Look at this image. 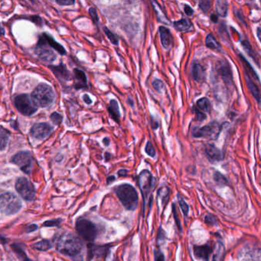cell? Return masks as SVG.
Wrapping results in <instances>:
<instances>
[{
	"label": "cell",
	"mask_w": 261,
	"mask_h": 261,
	"mask_svg": "<svg viewBox=\"0 0 261 261\" xmlns=\"http://www.w3.org/2000/svg\"><path fill=\"white\" fill-rule=\"evenodd\" d=\"M40 37L44 40V42L46 43L50 48L56 50L59 54H66V51L64 47L61 44H60L59 43L57 42L51 35H48L46 33H43L42 35H40Z\"/></svg>",
	"instance_id": "obj_18"
},
{
	"label": "cell",
	"mask_w": 261,
	"mask_h": 261,
	"mask_svg": "<svg viewBox=\"0 0 261 261\" xmlns=\"http://www.w3.org/2000/svg\"><path fill=\"white\" fill-rule=\"evenodd\" d=\"M21 201L12 193H4L0 196V212L5 215H12L19 212Z\"/></svg>",
	"instance_id": "obj_4"
},
{
	"label": "cell",
	"mask_w": 261,
	"mask_h": 261,
	"mask_svg": "<svg viewBox=\"0 0 261 261\" xmlns=\"http://www.w3.org/2000/svg\"><path fill=\"white\" fill-rule=\"evenodd\" d=\"M50 118H51V121L56 125L61 124V121H62L63 120L62 116H61L60 113H56V112H54V113L51 114Z\"/></svg>",
	"instance_id": "obj_42"
},
{
	"label": "cell",
	"mask_w": 261,
	"mask_h": 261,
	"mask_svg": "<svg viewBox=\"0 0 261 261\" xmlns=\"http://www.w3.org/2000/svg\"><path fill=\"white\" fill-rule=\"evenodd\" d=\"M211 19H212L214 23H217L218 21H219V18H218L217 15H215V14H212V15H211Z\"/></svg>",
	"instance_id": "obj_55"
},
{
	"label": "cell",
	"mask_w": 261,
	"mask_h": 261,
	"mask_svg": "<svg viewBox=\"0 0 261 261\" xmlns=\"http://www.w3.org/2000/svg\"><path fill=\"white\" fill-rule=\"evenodd\" d=\"M145 150H146V153H147L148 156H151V157H155V156H156V150H155L151 142H147Z\"/></svg>",
	"instance_id": "obj_39"
},
{
	"label": "cell",
	"mask_w": 261,
	"mask_h": 261,
	"mask_svg": "<svg viewBox=\"0 0 261 261\" xmlns=\"http://www.w3.org/2000/svg\"><path fill=\"white\" fill-rule=\"evenodd\" d=\"M49 68L54 72V75L59 81H68L71 80L69 71L66 69V67L63 64L58 66H50Z\"/></svg>",
	"instance_id": "obj_17"
},
{
	"label": "cell",
	"mask_w": 261,
	"mask_h": 261,
	"mask_svg": "<svg viewBox=\"0 0 261 261\" xmlns=\"http://www.w3.org/2000/svg\"><path fill=\"white\" fill-rule=\"evenodd\" d=\"M173 217H174L175 222H176V226L180 232L183 230L182 225H181L180 219H179V213H178L177 208H176V204H173Z\"/></svg>",
	"instance_id": "obj_37"
},
{
	"label": "cell",
	"mask_w": 261,
	"mask_h": 261,
	"mask_svg": "<svg viewBox=\"0 0 261 261\" xmlns=\"http://www.w3.org/2000/svg\"><path fill=\"white\" fill-rule=\"evenodd\" d=\"M214 251H215V255L213 256V261H224L225 256V248L223 243L220 241H218L215 244Z\"/></svg>",
	"instance_id": "obj_25"
},
{
	"label": "cell",
	"mask_w": 261,
	"mask_h": 261,
	"mask_svg": "<svg viewBox=\"0 0 261 261\" xmlns=\"http://www.w3.org/2000/svg\"><path fill=\"white\" fill-rule=\"evenodd\" d=\"M206 153L210 161L220 162L224 160V154L214 144H208L206 146Z\"/></svg>",
	"instance_id": "obj_16"
},
{
	"label": "cell",
	"mask_w": 261,
	"mask_h": 261,
	"mask_svg": "<svg viewBox=\"0 0 261 261\" xmlns=\"http://www.w3.org/2000/svg\"><path fill=\"white\" fill-rule=\"evenodd\" d=\"M205 222H206L207 225H212V226H215V225H217V219L215 218V216H214L213 215H211V214H208L206 215L205 217Z\"/></svg>",
	"instance_id": "obj_40"
},
{
	"label": "cell",
	"mask_w": 261,
	"mask_h": 261,
	"mask_svg": "<svg viewBox=\"0 0 261 261\" xmlns=\"http://www.w3.org/2000/svg\"><path fill=\"white\" fill-rule=\"evenodd\" d=\"M74 87L82 89L87 87V76L81 70L74 69Z\"/></svg>",
	"instance_id": "obj_19"
},
{
	"label": "cell",
	"mask_w": 261,
	"mask_h": 261,
	"mask_svg": "<svg viewBox=\"0 0 261 261\" xmlns=\"http://www.w3.org/2000/svg\"><path fill=\"white\" fill-rule=\"evenodd\" d=\"M37 229V226L35 225H30L29 227H28L26 229L27 232H34V231L36 230Z\"/></svg>",
	"instance_id": "obj_54"
},
{
	"label": "cell",
	"mask_w": 261,
	"mask_h": 261,
	"mask_svg": "<svg viewBox=\"0 0 261 261\" xmlns=\"http://www.w3.org/2000/svg\"><path fill=\"white\" fill-rule=\"evenodd\" d=\"M197 108L203 113H209L211 110V103L206 97L201 98L197 101Z\"/></svg>",
	"instance_id": "obj_30"
},
{
	"label": "cell",
	"mask_w": 261,
	"mask_h": 261,
	"mask_svg": "<svg viewBox=\"0 0 261 261\" xmlns=\"http://www.w3.org/2000/svg\"><path fill=\"white\" fill-rule=\"evenodd\" d=\"M216 70H217L219 75L223 79L225 84H232V69H231L230 65L229 62L225 61V60H221L218 62L217 66H216Z\"/></svg>",
	"instance_id": "obj_14"
},
{
	"label": "cell",
	"mask_w": 261,
	"mask_h": 261,
	"mask_svg": "<svg viewBox=\"0 0 261 261\" xmlns=\"http://www.w3.org/2000/svg\"><path fill=\"white\" fill-rule=\"evenodd\" d=\"M31 20L33 22H35L37 25H38V26H41V25H42V20H41V18H40V17L31 16Z\"/></svg>",
	"instance_id": "obj_49"
},
{
	"label": "cell",
	"mask_w": 261,
	"mask_h": 261,
	"mask_svg": "<svg viewBox=\"0 0 261 261\" xmlns=\"http://www.w3.org/2000/svg\"><path fill=\"white\" fill-rule=\"evenodd\" d=\"M178 201H179V206H180L181 209L183 211V213L184 214L185 216H188L189 212V205L186 203L185 199L180 195H178Z\"/></svg>",
	"instance_id": "obj_34"
},
{
	"label": "cell",
	"mask_w": 261,
	"mask_h": 261,
	"mask_svg": "<svg viewBox=\"0 0 261 261\" xmlns=\"http://www.w3.org/2000/svg\"><path fill=\"white\" fill-rule=\"evenodd\" d=\"M15 108L22 115L31 116L36 113L37 107L33 104L28 94H19L14 98Z\"/></svg>",
	"instance_id": "obj_7"
},
{
	"label": "cell",
	"mask_w": 261,
	"mask_h": 261,
	"mask_svg": "<svg viewBox=\"0 0 261 261\" xmlns=\"http://www.w3.org/2000/svg\"><path fill=\"white\" fill-rule=\"evenodd\" d=\"M220 126L216 122L210 123L200 128L195 129L193 130V137L196 138H209L215 139L214 137L217 138L219 137Z\"/></svg>",
	"instance_id": "obj_10"
},
{
	"label": "cell",
	"mask_w": 261,
	"mask_h": 261,
	"mask_svg": "<svg viewBox=\"0 0 261 261\" xmlns=\"http://www.w3.org/2000/svg\"><path fill=\"white\" fill-rule=\"evenodd\" d=\"M159 31H160L162 45L166 49H170L173 44V38L171 31L165 26H160Z\"/></svg>",
	"instance_id": "obj_15"
},
{
	"label": "cell",
	"mask_w": 261,
	"mask_h": 261,
	"mask_svg": "<svg viewBox=\"0 0 261 261\" xmlns=\"http://www.w3.org/2000/svg\"><path fill=\"white\" fill-rule=\"evenodd\" d=\"M239 57H240L242 64H243L244 67H245V74H248L251 78H253L255 81H259V77H258L257 73L255 72L252 66L247 61L246 58L242 54H239Z\"/></svg>",
	"instance_id": "obj_24"
},
{
	"label": "cell",
	"mask_w": 261,
	"mask_h": 261,
	"mask_svg": "<svg viewBox=\"0 0 261 261\" xmlns=\"http://www.w3.org/2000/svg\"><path fill=\"white\" fill-rule=\"evenodd\" d=\"M185 12L188 16H192L194 15V10L190 5H186L184 7Z\"/></svg>",
	"instance_id": "obj_48"
},
{
	"label": "cell",
	"mask_w": 261,
	"mask_h": 261,
	"mask_svg": "<svg viewBox=\"0 0 261 261\" xmlns=\"http://www.w3.org/2000/svg\"><path fill=\"white\" fill-rule=\"evenodd\" d=\"M174 28L179 31H188L193 28L192 21L188 18H182L179 21H175Z\"/></svg>",
	"instance_id": "obj_26"
},
{
	"label": "cell",
	"mask_w": 261,
	"mask_h": 261,
	"mask_svg": "<svg viewBox=\"0 0 261 261\" xmlns=\"http://www.w3.org/2000/svg\"><path fill=\"white\" fill-rule=\"evenodd\" d=\"M76 230L87 242H94L97 236V229L95 225L87 219H80L77 220Z\"/></svg>",
	"instance_id": "obj_6"
},
{
	"label": "cell",
	"mask_w": 261,
	"mask_h": 261,
	"mask_svg": "<svg viewBox=\"0 0 261 261\" xmlns=\"http://www.w3.org/2000/svg\"><path fill=\"white\" fill-rule=\"evenodd\" d=\"M51 48L46 43L44 42V40L39 37L35 52L38 58L42 61L53 62L56 59V54Z\"/></svg>",
	"instance_id": "obj_11"
},
{
	"label": "cell",
	"mask_w": 261,
	"mask_h": 261,
	"mask_svg": "<svg viewBox=\"0 0 261 261\" xmlns=\"http://www.w3.org/2000/svg\"><path fill=\"white\" fill-rule=\"evenodd\" d=\"M154 261H165V256L160 248L154 250Z\"/></svg>",
	"instance_id": "obj_43"
},
{
	"label": "cell",
	"mask_w": 261,
	"mask_h": 261,
	"mask_svg": "<svg viewBox=\"0 0 261 261\" xmlns=\"http://www.w3.org/2000/svg\"><path fill=\"white\" fill-rule=\"evenodd\" d=\"M0 35H5V29H4L3 26L2 24L0 23Z\"/></svg>",
	"instance_id": "obj_57"
},
{
	"label": "cell",
	"mask_w": 261,
	"mask_h": 261,
	"mask_svg": "<svg viewBox=\"0 0 261 261\" xmlns=\"http://www.w3.org/2000/svg\"><path fill=\"white\" fill-rule=\"evenodd\" d=\"M9 132L2 127H0V151L4 150L9 140Z\"/></svg>",
	"instance_id": "obj_28"
},
{
	"label": "cell",
	"mask_w": 261,
	"mask_h": 261,
	"mask_svg": "<svg viewBox=\"0 0 261 261\" xmlns=\"http://www.w3.org/2000/svg\"><path fill=\"white\" fill-rule=\"evenodd\" d=\"M192 74L195 81L199 83H202L206 79V71L204 67L199 63H195L192 66Z\"/></svg>",
	"instance_id": "obj_20"
},
{
	"label": "cell",
	"mask_w": 261,
	"mask_h": 261,
	"mask_svg": "<svg viewBox=\"0 0 261 261\" xmlns=\"http://www.w3.org/2000/svg\"><path fill=\"white\" fill-rule=\"evenodd\" d=\"M153 87L158 93L161 94L163 92V88H164V84L161 80H156L153 82Z\"/></svg>",
	"instance_id": "obj_41"
},
{
	"label": "cell",
	"mask_w": 261,
	"mask_h": 261,
	"mask_svg": "<svg viewBox=\"0 0 261 261\" xmlns=\"http://www.w3.org/2000/svg\"><path fill=\"white\" fill-rule=\"evenodd\" d=\"M169 192H170V189L167 186L160 188L158 190V198H161L162 201H163V205L164 206H166V204H167L168 201H169V194H170Z\"/></svg>",
	"instance_id": "obj_31"
},
{
	"label": "cell",
	"mask_w": 261,
	"mask_h": 261,
	"mask_svg": "<svg viewBox=\"0 0 261 261\" xmlns=\"http://www.w3.org/2000/svg\"><path fill=\"white\" fill-rule=\"evenodd\" d=\"M165 239H166V233L162 228H160V229L158 231L157 238H156L157 243L160 244L162 242H164Z\"/></svg>",
	"instance_id": "obj_44"
},
{
	"label": "cell",
	"mask_w": 261,
	"mask_h": 261,
	"mask_svg": "<svg viewBox=\"0 0 261 261\" xmlns=\"http://www.w3.org/2000/svg\"><path fill=\"white\" fill-rule=\"evenodd\" d=\"M108 112L113 120L119 123V122H120V113L119 104L117 100H110V105L108 107Z\"/></svg>",
	"instance_id": "obj_23"
},
{
	"label": "cell",
	"mask_w": 261,
	"mask_h": 261,
	"mask_svg": "<svg viewBox=\"0 0 261 261\" xmlns=\"http://www.w3.org/2000/svg\"><path fill=\"white\" fill-rule=\"evenodd\" d=\"M261 28L260 27H258V31H257V35H258V39H261Z\"/></svg>",
	"instance_id": "obj_59"
},
{
	"label": "cell",
	"mask_w": 261,
	"mask_h": 261,
	"mask_svg": "<svg viewBox=\"0 0 261 261\" xmlns=\"http://www.w3.org/2000/svg\"><path fill=\"white\" fill-rule=\"evenodd\" d=\"M15 189L25 200H32L35 196V189L32 183L26 178H20L15 184Z\"/></svg>",
	"instance_id": "obj_9"
},
{
	"label": "cell",
	"mask_w": 261,
	"mask_h": 261,
	"mask_svg": "<svg viewBox=\"0 0 261 261\" xmlns=\"http://www.w3.org/2000/svg\"><path fill=\"white\" fill-rule=\"evenodd\" d=\"M104 33H105L106 35L108 37L110 41H111L112 44H118L119 43V38L117 35L114 34V33L112 32L107 27H104Z\"/></svg>",
	"instance_id": "obj_35"
},
{
	"label": "cell",
	"mask_w": 261,
	"mask_h": 261,
	"mask_svg": "<svg viewBox=\"0 0 261 261\" xmlns=\"http://www.w3.org/2000/svg\"><path fill=\"white\" fill-rule=\"evenodd\" d=\"M12 162L17 165L21 171L29 174L33 164L32 154L29 151L19 152L12 157Z\"/></svg>",
	"instance_id": "obj_8"
},
{
	"label": "cell",
	"mask_w": 261,
	"mask_h": 261,
	"mask_svg": "<svg viewBox=\"0 0 261 261\" xmlns=\"http://www.w3.org/2000/svg\"><path fill=\"white\" fill-rule=\"evenodd\" d=\"M242 46L245 48V51H246V52L248 53V54H249L254 60L257 61L258 65H259V64H258V56H257L256 52H255V51H254L253 48H252V45L250 44L249 41H247V40L242 41Z\"/></svg>",
	"instance_id": "obj_33"
},
{
	"label": "cell",
	"mask_w": 261,
	"mask_h": 261,
	"mask_svg": "<svg viewBox=\"0 0 261 261\" xmlns=\"http://www.w3.org/2000/svg\"><path fill=\"white\" fill-rule=\"evenodd\" d=\"M34 248L35 249L39 250V251H47L51 248V244L48 241L44 240L41 242H38L34 245Z\"/></svg>",
	"instance_id": "obj_36"
},
{
	"label": "cell",
	"mask_w": 261,
	"mask_h": 261,
	"mask_svg": "<svg viewBox=\"0 0 261 261\" xmlns=\"http://www.w3.org/2000/svg\"><path fill=\"white\" fill-rule=\"evenodd\" d=\"M214 180L215 183H217L219 186H229V180L227 178L224 176L220 172L216 171L214 173L213 175Z\"/></svg>",
	"instance_id": "obj_32"
},
{
	"label": "cell",
	"mask_w": 261,
	"mask_h": 261,
	"mask_svg": "<svg viewBox=\"0 0 261 261\" xmlns=\"http://www.w3.org/2000/svg\"><path fill=\"white\" fill-rule=\"evenodd\" d=\"M216 11L218 15L222 17H226L229 11V4L225 0H219L216 2Z\"/></svg>",
	"instance_id": "obj_27"
},
{
	"label": "cell",
	"mask_w": 261,
	"mask_h": 261,
	"mask_svg": "<svg viewBox=\"0 0 261 261\" xmlns=\"http://www.w3.org/2000/svg\"><path fill=\"white\" fill-rule=\"evenodd\" d=\"M117 174H118L119 176L125 177V176H127V174H128V171L126 170V169H121V170H120V171L117 173Z\"/></svg>",
	"instance_id": "obj_51"
},
{
	"label": "cell",
	"mask_w": 261,
	"mask_h": 261,
	"mask_svg": "<svg viewBox=\"0 0 261 261\" xmlns=\"http://www.w3.org/2000/svg\"><path fill=\"white\" fill-rule=\"evenodd\" d=\"M110 156H111V155L109 153H105V159L107 161H109V160H110Z\"/></svg>",
	"instance_id": "obj_60"
},
{
	"label": "cell",
	"mask_w": 261,
	"mask_h": 261,
	"mask_svg": "<svg viewBox=\"0 0 261 261\" xmlns=\"http://www.w3.org/2000/svg\"><path fill=\"white\" fill-rule=\"evenodd\" d=\"M138 184L141 191L142 196L143 199V205L144 208L146 206V201L148 199L155 185H156V179L153 177L152 173L149 170H143L138 176Z\"/></svg>",
	"instance_id": "obj_5"
},
{
	"label": "cell",
	"mask_w": 261,
	"mask_h": 261,
	"mask_svg": "<svg viewBox=\"0 0 261 261\" xmlns=\"http://www.w3.org/2000/svg\"><path fill=\"white\" fill-rule=\"evenodd\" d=\"M56 2L60 5H70L74 4V1L71 0H57Z\"/></svg>",
	"instance_id": "obj_47"
},
{
	"label": "cell",
	"mask_w": 261,
	"mask_h": 261,
	"mask_svg": "<svg viewBox=\"0 0 261 261\" xmlns=\"http://www.w3.org/2000/svg\"><path fill=\"white\" fill-rule=\"evenodd\" d=\"M56 248L63 255L76 256L81 253L83 243L78 237L73 234L66 233L58 238Z\"/></svg>",
	"instance_id": "obj_1"
},
{
	"label": "cell",
	"mask_w": 261,
	"mask_h": 261,
	"mask_svg": "<svg viewBox=\"0 0 261 261\" xmlns=\"http://www.w3.org/2000/svg\"><path fill=\"white\" fill-rule=\"evenodd\" d=\"M53 128L48 123H40L33 125L30 130L31 137L37 140H44L51 134Z\"/></svg>",
	"instance_id": "obj_12"
},
{
	"label": "cell",
	"mask_w": 261,
	"mask_h": 261,
	"mask_svg": "<svg viewBox=\"0 0 261 261\" xmlns=\"http://www.w3.org/2000/svg\"><path fill=\"white\" fill-rule=\"evenodd\" d=\"M116 195L125 209L135 211L138 206L139 197L137 190L130 184H122L115 189Z\"/></svg>",
	"instance_id": "obj_2"
},
{
	"label": "cell",
	"mask_w": 261,
	"mask_h": 261,
	"mask_svg": "<svg viewBox=\"0 0 261 261\" xmlns=\"http://www.w3.org/2000/svg\"><path fill=\"white\" fill-rule=\"evenodd\" d=\"M83 99H84V101L87 104H90L92 103V100H91V99L90 98V97H89L87 94H84Z\"/></svg>",
	"instance_id": "obj_52"
},
{
	"label": "cell",
	"mask_w": 261,
	"mask_h": 261,
	"mask_svg": "<svg viewBox=\"0 0 261 261\" xmlns=\"http://www.w3.org/2000/svg\"><path fill=\"white\" fill-rule=\"evenodd\" d=\"M151 127L153 130H156L158 127H159V123H158V122L156 121L153 117H151Z\"/></svg>",
	"instance_id": "obj_50"
},
{
	"label": "cell",
	"mask_w": 261,
	"mask_h": 261,
	"mask_svg": "<svg viewBox=\"0 0 261 261\" xmlns=\"http://www.w3.org/2000/svg\"><path fill=\"white\" fill-rule=\"evenodd\" d=\"M55 98L54 90L46 84H41L31 94V101L36 107H47Z\"/></svg>",
	"instance_id": "obj_3"
},
{
	"label": "cell",
	"mask_w": 261,
	"mask_h": 261,
	"mask_svg": "<svg viewBox=\"0 0 261 261\" xmlns=\"http://www.w3.org/2000/svg\"><path fill=\"white\" fill-rule=\"evenodd\" d=\"M245 75L247 84H248V90H250V92L252 93L254 97L258 100V103H260L261 102V93H260L259 87L256 85L253 80H252V78L248 74H245Z\"/></svg>",
	"instance_id": "obj_22"
},
{
	"label": "cell",
	"mask_w": 261,
	"mask_h": 261,
	"mask_svg": "<svg viewBox=\"0 0 261 261\" xmlns=\"http://www.w3.org/2000/svg\"><path fill=\"white\" fill-rule=\"evenodd\" d=\"M206 45L208 48L213 50H220L222 48L220 43L217 41L212 34H209L206 37Z\"/></svg>",
	"instance_id": "obj_29"
},
{
	"label": "cell",
	"mask_w": 261,
	"mask_h": 261,
	"mask_svg": "<svg viewBox=\"0 0 261 261\" xmlns=\"http://www.w3.org/2000/svg\"><path fill=\"white\" fill-rule=\"evenodd\" d=\"M58 225V222L57 221H54V222H44V226H54V225Z\"/></svg>",
	"instance_id": "obj_53"
},
{
	"label": "cell",
	"mask_w": 261,
	"mask_h": 261,
	"mask_svg": "<svg viewBox=\"0 0 261 261\" xmlns=\"http://www.w3.org/2000/svg\"><path fill=\"white\" fill-rule=\"evenodd\" d=\"M103 143H104L106 146H108L109 145H110V139L106 137V138H104V140H103Z\"/></svg>",
	"instance_id": "obj_58"
},
{
	"label": "cell",
	"mask_w": 261,
	"mask_h": 261,
	"mask_svg": "<svg viewBox=\"0 0 261 261\" xmlns=\"http://www.w3.org/2000/svg\"><path fill=\"white\" fill-rule=\"evenodd\" d=\"M212 1H200L199 2V8L203 11L205 13H207L212 7Z\"/></svg>",
	"instance_id": "obj_38"
},
{
	"label": "cell",
	"mask_w": 261,
	"mask_h": 261,
	"mask_svg": "<svg viewBox=\"0 0 261 261\" xmlns=\"http://www.w3.org/2000/svg\"><path fill=\"white\" fill-rule=\"evenodd\" d=\"M194 110L195 113H196V117H197V120H199V121H204V120L207 118L206 113L199 110L197 107H194Z\"/></svg>",
	"instance_id": "obj_45"
},
{
	"label": "cell",
	"mask_w": 261,
	"mask_h": 261,
	"mask_svg": "<svg viewBox=\"0 0 261 261\" xmlns=\"http://www.w3.org/2000/svg\"><path fill=\"white\" fill-rule=\"evenodd\" d=\"M89 14H90V17L92 18L93 21L95 23H97L99 21L98 15H97V10L94 8H90L89 9Z\"/></svg>",
	"instance_id": "obj_46"
},
{
	"label": "cell",
	"mask_w": 261,
	"mask_h": 261,
	"mask_svg": "<svg viewBox=\"0 0 261 261\" xmlns=\"http://www.w3.org/2000/svg\"><path fill=\"white\" fill-rule=\"evenodd\" d=\"M214 252V248L210 244L204 245H195L193 247V252L197 259L203 261H210L211 256Z\"/></svg>",
	"instance_id": "obj_13"
},
{
	"label": "cell",
	"mask_w": 261,
	"mask_h": 261,
	"mask_svg": "<svg viewBox=\"0 0 261 261\" xmlns=\"http://www.w3.org/2000/svg\"><path fill=\"white\" fill-rule=\"evenodd\" d=\"M116 178L114 176H109L108 178H107V183L108 184H110V183H113V181L115 180Z\"/></svg>",
	"instance_id": "obj_56"
},
{
	"label": "cell",
	"mask_w": 261,
	"mask_h": 261,
	"mask_svg": "<svg viewBox=\"0 0 261 261\" xmlns=\"http://www.w3.org/2000/svg\"><path fill=\"white\" fill-rule=\"evenodd\" d=\"M151 4L152 5H153L155 12H156L157 21H160L161 23L165 24V25H169V24H170V21H169V18L166 16V13L163 12V10L162 9L159 3L156 2V1H152Z\"/></svg>",
	"instance_id": "obj_21"
}]
</instances>
